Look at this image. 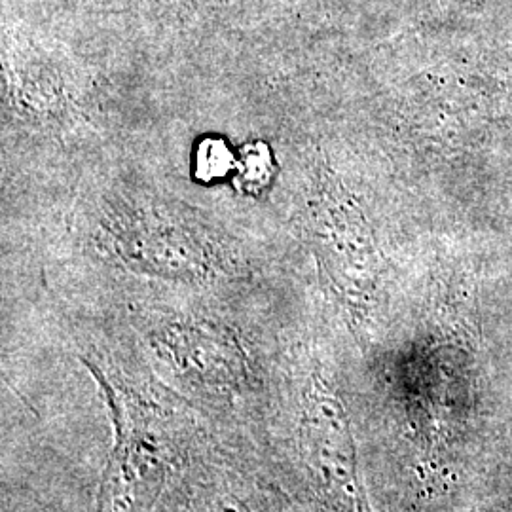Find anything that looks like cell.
<instances>
[{"label":"cell","mask_w":512,"mask_h":512,"mask_svg":"<svg viewBox=\"0 0 512 512\" xmlns=\"http://www.w3.org/2000/svg\"><path fill=\"white\" fill-rule=\"evenodd\" d=\"M116 446L112 450L103 486L99 512H148L164 484L165 459L160 440L116 414Z\"/></svg>","instance_id":"obj_1"},{"label":"cell","mask_w":512,"mask_h":512,"mask_svg":"<svg viewBox=\"0 0 512 512\" xmlns=\"http://www.w3.org/2000/svg\"><path fill=\"white\" fill-rule=\"evenodd\" d=\"M304 440L311 467L332 486L348 488L355 478V458L340 404L330 399L311 403L304 421Z\"/></svg>","instance_id":"obj_2"},{"label":"cell","mask_w":512,"mask_h":512,"mask_svg":"<svg viewBox=\"0 0 512 512\" xmlns=\"http://www.w3.org/2000/svg\"><path fill=\"white\" fill-rule=\"evenodd\" d=\"M198 165L200 173H205L203 177H219L230 165V154L222 147V143H203Z\"/></svg>","instance_id":"obj_3"}]
</instances>
